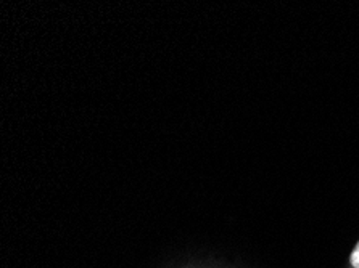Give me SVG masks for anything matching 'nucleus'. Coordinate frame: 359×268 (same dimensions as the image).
<instances>
[{
  "label": "nucleus",
  "instance_id": "1",
  "mask_svg": "<svg viewBox=\"0 0 359 268\" xmlns=\"http://www.w3.org/2000/svg\"><path fill=\"white\" fill-rule=\"evenodd\" d=\"M351 264H353V267L359 268V244L356 246V249L353 251V254H351Z\"/></svg>",
  "mask_w": 359,
  "mask_h": 268
}]
</instances>
